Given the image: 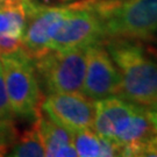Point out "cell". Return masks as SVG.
Wrapping results in <instances>:
<instances>
[{
    "label": "cell",
    "mask_w": 157,
    "mask_h": 157,
    "mask_svg": "<svg viewBox=\"0 0 157 157\" xmlns=\"http://www.w3.org/2000/svg\"><path fill=\"white\" fill-rule=\"evenodd\" d=\"M26 27V11L22 0L0 4V35L22 39Z\"/></svg>",
    "instance_id": "cell-13"
},
{
    "label": "cell",
    "mask_w": 157,
    "mask_h": 157,
    "mask_svg": "<svg viewBox=\"0 0 157 157\" xmlns=\"http://www.w3.org/2000/svg\"><path fill=\"white\" fill-rule=\"evenodd\" d=\"M104 45L121 77L119 97L141 106H152L157 100V55L143 40L108 37Z\"/></svg>",
    "instance_id": "cell-1"
},
{
    "label": "cell",
    "mask_w": 157,
    "mask_h": 157,
    "mask_svg": "<svg viewBox=\"0 0 157 157\" xmlns=\"http://www.w3.org/2000/svg\"><path fill=\"white\" fill-rule=\"evenodd\" d=\"M152 106H157V100H156V102H155V104H154V105H152Z\"/></svg>",
    "instance_id": "cell-19"
},
{
    "label": "cell",
    "mask_w": 157,
    "mask_h": 157,
    "mask_svg": "<svg viewBox=\"0 0 157 157\" xmlns=\"http://www.w3.org/2000/svg\"><path fill=\"white\" fill-rule=\"evenodd\" d=\"M22 47V39L11 35H0V55L14 52Z\"/></svg>",
    "instance_id": "cell-15"
},
{
    "label": "cell",
    "mask_w": 157,
    "mask_h": 157,
    "mask_svg": "<svg viewBox=\"0 0 157 157\" xmlns=\"http://www.w3.org/2000/svg\"><path fill=\"white\" fill-rule=\"evenodd\" d=\"M92 128L115 143L121 156H136L141 147L156 134L146 107L115 95L94 100Z\"/></svg>",
    "instance_id": "cell-2"
},
{
    "label": "cell",
    "mask_w": 157,
    "mask_h": 157,
    "mask_svg": "<svg viewBox=\"0 0 157 157\" xmlns=\"http://www.w3.org/2000/svg\"><path fill=\"white\" fill-rule=\"evenodd\" d=\"M39 127L40 136L43 143L45 156L49 157H73L77 156V151L73 147L72 135L63 128L62 126L55 124L41 112L35 119Z\"/></svg>",
    "instance_id": "cell-10"
},
{
    "label": "cell",
    "mask_w": 157,
    "mask_h": 157,
    "mask_svg": "<svg viewBox=\"0 0 157 157\" xmlns=\"http://www.w3.org/2000/svg\"><path fill=\"white\" fill-rule=\"evenodd\" d=\"M106 39L149 40L157 33V0H94Z\"/></svg>",
    "instance_id": "cell-3"
},
{
    "label": "cell",
    "mask_w": 157,
    "mask_h": 157,
    "mask_svg": "<svg viewBox=\"0 0 157 157\" xmlns=\"http://www.w3.org/2000/svg\"><path fill=\"white\" fill-rule=\"evenodd\" d=\"M137 156H156L157 157V134H155L150 140H148L141 147L137 152Z\"/></svg>",
    "instance_id": "cell-16"
},
{
    "label": "cell",
    "mask_w": 157,
    "mask_h": 157,
    "mask_svg": "<svg viewBox=\"0 0 157 157\" xmlns=\"http://www.w3.org/2000/svg\"><path fill=\"white\" fill-rule=\"evenodd\" d=\"M105 40L104 25L97 12L94 0H83L71 5L69 14L51 39L49 49L67 50L86 48Z\"/></svg>",
    "instance_id": "cell-6"
},
{
    "label": "cell",
    "mask_w": 157,
    "mask_h": 157,
    "mask_svg": "<svg viewBox=\"0 0 157 157\" xmlns=\"http://www.w3.org/2000/svg\"><path fill=\"white\" fill-rule=\"evenodd\" d=\"M147 111V115H148V119L151 124L154 130L156 132L157 134V106H149L146 107Z\"/></svg>",
    "instance_id": "cell-17"
},
{
    "label": "cell",
    "mask_w": 157,
    "mask_h": 157,
    "mask_svg": "<svg viewBox=\"0 0 157 157\" xmlns=\"http://www.w3.org/2000/svg\"><path fill=\"white\" fill-rule=\"evenodd\" d=\"M40 111L51 121L72 133L79 129L92 128L94 100L82 92L51 93L42 99Z\"/></svg>",
    "instance_id": "cell-9"
},
{
    "label": "cell",
    "mask_w": 157,
    "mask_h": 157,
    "mask_svg": "<svg viewBox=\"0 0 157 157\" xmlns=\"http://www.w3.org/2000/svg\"><path fill=\"white\" fill-rule=\"evenodd\" d=\"M10 156L14 157H42L45 156L43 143L40 136L39 127L34 120L32 128L17 136L12 143Z\"/></svg>",
    "instance_id": "cell-14"
},
{
    "label": "cell",
    "mask_w": 157,
    "mask_h": 157,
    "mask_svg": "<svg viewBox=\"0 0 157 157\" xmlns=\"http://www.w3.org/2000/svg\"><path fill=\"white\" fill-rule=\"evenodd\" d=\"M121 77L104 42L86 47V67L82 93L92 100L119 97Z\"/></svg>",
    "instance_id": "cell-8"
},
{
    "label": "cell",
    "mask_w": 157,
    "mask_h": 157,
    "mask_svg": "<svg viewBox=\"0 0 157 157\" xmlns=\"http://www.w3.org/2000/svg\"><path fill=\"white\" fill-rule=\"evenodd\" d=\"M26 11V27L22 35L23 48L32 57L49 50L51 39L63 22L71 5L49 6L36 0H22Z\"/></svg>",
    "instance_id": "cell-7"
},
{
    "label": "cell",
    "mask_w": 157,
    "mask_h": 157,
    "mask_svg": "<svg viewBox=\"0 0 157 157\" xmlns=\"http://www.w3.org/2000/svg\"><path fill=\"white\" fill-rule=\"evenodd\" d=\"M41 89L45 93L82 92L86 48L49 50L33 57Z\"/></svg>",
    "instance_id": "cell-5"
},
{
    "label": "cell",
    "mask_w": 157,
    "mask_h": 157,
    "mask_svg": "<svg viewBox=\"0 0 157 157\" xmlns=\"http://www.w3.org/2000/svg\"><path fill=\"white\" fill-rule=\"evenodd\" d=\"M6 91L15 117L35 120L43 99L33 57L25 48L0 55Z\"/></svg>",
    "instance_id": "cell-4"
},
{
    "label": "cell",
    "mask_w": 157,
    "mask_h": 157,
    "mask_svg": "<svg viewBox=\"0 0 157 157\" xmlns=\"http://www.w3.org/2000/svg\"><path fill=\"white\" fill-rule=\"evenodd\" d=\"M10 1H14V0H0V4H5V2H10Z\"/></svg>",
    "instance_id": "cell-18"
},
{
    "label": "cell",
    "mask_w": 157,
    "mask_h": 157,
    "mask_svg": "<svg viewBox=\"0 0 157 157\" xmlns=\"http://www.w3.org/2000/svg\"><path fill=\"white\" fill-rule=\"evenodd\" d=\"M73 147L80 157L121 156V149L98 134L93 128L79 129L71 133Z\"/></svg>",
    "instance_id": "cell-11"
},
{
    "label": "cell",
    "mask_w": 157,
    "mask_h": 157,
    "mask_svg": "<svg viewBox=\"0 0 157 157\" xmlns=\"http://www.w3.org/2000/svg\"><path fill=\"white\" fill-rule=\"evenodd\" d=\"M15 114L12 111L6 91L2 67L0 62V156H4L8 146L17 136L14 124Z\"/></svg>",
    "instance_id": "cell-12"
}]
</instances>
